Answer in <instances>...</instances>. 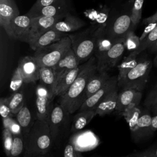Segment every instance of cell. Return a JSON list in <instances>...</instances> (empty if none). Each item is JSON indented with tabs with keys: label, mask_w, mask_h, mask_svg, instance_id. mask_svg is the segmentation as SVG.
Returning a JSON list of instances; mask_svg holds the SVG:
<instances>
[{
	"label": "cell",
	"mask_w": 157,
	"mask_h": 157,
	"mask_svg": "<svg viewBox=\"0 0 157 157\" xmlns=\"http://www.w3.org/2000/svg\"><path fill=\"white\" fill-rule=\"evenodd\" d=\"M67 114L69 113L59 104H55L51 107L47 123L50 128L53 140L58 136L61 128L66 120Z\"/></svg>",
	"instance_id": "5bb4252c"
},
{
	"label": "cell",
	"mask_w": 157,
	"mask_h": 157,
	"mask_svg": "<svg viewBox=\"0 0 157 157\" xmlns=\"http://www.w3.org/2000/svg\"><path fill=\"white\" fill-rule=\"evenodd\" d=\"M85 25L84 20L69 13L58 20L51 29L69 34L68 33L78 31Z\"/></svg>",
	"instance_id": "e0dca14e"
},
{
	"label": "cell",
	"mask_w": 157,
	"mask_h": 157,
	"mask_svg": "<svg viewBox=\"0 0 157 157\" xmlns=\"http://www.w3.org/2000/svg\"><path fill=\"white\" fill-rule=\"evenodd\" d=\"M56 75L52 67H40L39 71V81L40 83L48 88L52 94L56 83Z\"/></svg>",
	"instance_id": "4316f807"
},
{
	"label": "cell",
	"mask_w": 157,
	"mask_h": 157,
	"mask_svg": "<svg viewBox=\"0 0 157 157\" xmlns=\"http://www.w3.org/2000/svg\"><path fill=\"white\" fill-rule=\"evenodd\" d=\"M69 1L70 0H36V2L33 4V6L31 7V8L29 10H34L44 6L56 4L58 3L64 2Z\"/></svg>",
	"instance_id": "60d3db41"
},
{
	"label": "cell",
	"mask_w": 157,
	"mask_h": 157,
	"mask_svg": "<svg viewBox=\"0 0 157 157\" xmlns=\"http://www.w3.org/2000/svg\"><path fill=\"white\" fill-rule=\"evenodd\" d=\"M82 67V64H80L77 67L71 69L66 72L63 75L56 80L55 87L52 94L53 99L55 96H61L72 84L80 73Z\"/></svg>",
	"instance_id": "ac0fdd59"
},
{
	"label": "cell",
	"mask_w": 157,
	"mask_h": 157,
	"mask_svg": "<svg viewBox=\"0 0 157 157\" xmlns=\"http://www.w3.org/2000/svg\"><path fill=\"white\" fill-rule=\"evenodd\" d=\"M69 34L50 29L39 36L29 45L32 50L36 51L39 48L46 47L56 41H58L61 38Z\"/></svg>",
	"instance_id": "7402d4cb"
},
{
	"label": "cell",
	"mask_w": 157,
	"mask_h": 157,
	"mask_svg": "<svg viewBox=\"0 0 157 157\" xmlns=\"http://www.w3.org/2000/svg\"><path fill=\"white\" fill-rule=\"evenodd\" d=\"M125 49L124 37L117 39L101 61L96 64L98 71H108L113 68L122 57Z\"/></svg>",
	"instance_id": "52a82bcc"
},
{
	"label": "cell",
	"mask_w": 157,
	"mask_h": 157,
	"mask_svg": "<svg viewBox=\"0 0 157 157\" xmlns=\"http://www.w3.org/2000/svg\"><path fill=\"white\" fill-rule=\"evenodd\" d=\"M13 140V134L7 128L2 130V142L4 151L7 156H10V153Z\"/></svg>",
	"instance_id": "8d00e7d4"
},
{
	"label": "cell",
	"mask_w": 157,
	"mask_h": 157,
	"mask_svg": "<svg viewBox=\"0 0 157 157\" xmlns=\"http://www.w3.org/2000/svg\"><path fill=\"white\" fill-rule=\"evenodd\" d=\"M19 15L20 12L14 0H0V25L9 37H11V21Z\"/></svg>",
	"instance_id": "4fadbf2b"
},
{
	"label": "cell",
	"mask_w": 157,
	"mask_h": 157,
	"mask_svg": "<svg viewBox=\"0 0 157 157\" xmlns=\"http://www.w3.org/2000/svg\"><path fill=\"white\" fill-rule=\"evenodd\" d=\"M137 55L133 52L124 57L121 63L118 65L117 68L118 70V81L122 79L132 69H133L139 63V60L137 58Z\"/></svg>",
	"instance_id": "83f0119b"
},
{
	"label": "cell",
	"mask_w": 157,
	"mask_h": 157,
	"mask_svg": "<svg viewBox=\"0 0 157 157\" xmlns=\"http://www.w3.org/2000/svg\"><path fill=\"white\" fill-rule=\"evenodd\" d=\"M14 117L20 124L22 129L23 136L25 137L34 123L32 120V115L30 109L27 106L24 105Z\"/></svg>",
	"instance_id": "484cf974"
},
{
	"label": "cell",
	"mask_w": 157,
	"mask_h": 157,
	"mask_svg": "<svg viewBox=\"0 0 157 157\" xmlns=\"http://www.w3.org/2000/svg\"><path fill=\"white\" fill-rule=\"evenodd\" d=\"M9 98V104L12 114L15 116L25 105L23 94L20 91L13 92Z\"/></svg>",
	"instance_id": "f546056e"
},
{
	"label": "cell",
	"mask_w": 157,
	"mask_h": 157,
	"mask_svg": "<svg viewBox=\"0 0 157 157\" xmlns=\"http://www.w3.org/2000/svg\"><path fill=\"white\" fill-rule=\"evenodd\" d=\"M8 157H12V156H8Z\"/></svg>",
	"instance_id": "816d5d0a"
},
{
	"label": "cell",
	"mask_w": 157,
	"mask_h": 157,
	"mask_svg": "<svg viewBox=\"0 0 157 157\" xmlns=\"http://www.w3.org/2000/svg\"><path fill=\"white\" fill-rule=\"evenodd\" d=\"M110 77L108 71H97L91 77L87 84L86 88V98H88L101 89Z\"/></svg>",
	"instance_id": "cb8c5ba5"
},
{
	"label": "cell",
	"mask_w": 157,
	"mask_h": 157,
	"mask_svg": "<svg viewBox=\"0 0 157 157\" xmlns=\"http://www.w3.org/2000/svg\"><path fill=\"white\" fill-rule=\"evenodd\" d=\"M151 109H152V111L154 115H157V102L151 107Z\"/></svg>",
	"instance_id": "7dc6e473"
},
{
	"label": "cell",
	"mask_w": 157,
	"mask_h": 157,
	"mask_svg": "<svg viewBox=\"0 0 157 157\" xmlns=\"http://www.w3.org/2000/svg\"><path fill=\"white\" fill-rule=\"evenodd\" d=\"M144 0H135L131 13L132 27L136 26L139 22L142 17V7Z\"/></svg>",
	"instance_id": "836d02e7"
},
{
	"label": "cell",
	"mask_w": 157,
	"mask_h": 157,
	"mask_svg": "<svg viewBox=\"0 0 157 157\" xmlns=\"http://www.w3.org/2000/svg\"><path fill=\"white\" fill-rule=\"evenodd\" d=\"M150 50L152 52H157V40L153 44V45L150 47Z\"/></svg>",
	"instance_id": "bcb514c9"
},
{
	"label": "cell",
	"mask_w": 157,
	"mask_h": 157,
	"mask_svg": "<svg viewBox=\"0 0 157 157\" xmlns=\"http://www.w3.org/2000/svg\"><path fill=\"white\" fill-rule=\"evenodd\" d=\"M153 64L157 67V54L156 55L155 57L154 58V59H153Z\"/></svg>",
	"instance_id": "c3c4849f"
},
{
	"label": "cell",
	"mask_w": 157,
	"mask_h": 157,
	"mask_svg": "<svg viewBox=\"0 0 157 157\" xmlns=\"http://www.w3.org/2000/svg\"><path fill=\"white\" fill-rule=\"evenodd\" d=\"M118 157H130V155H126V156H118Z\"/></svg>",
	"instance_id": "f907efd6"
},
{
	"label": "cell",
	"mask_w": 157,
	"mask_h": 157,
	"mask_svg": "<svg viewBox=\"0 0 157 157\" xmlns=\"http://www.w3.org/2000/svg\"><path fill=\"white\" fill-rule=\"evenodd\" d=\"M71 6L70 1L47 6L34 10H30L26 13L30 18L37 17H65L71 13Z\"/></svg>",
	"instance_id": "7c38bea8"
},
{
	"label": "cell",
	"mask_w": 157,
	"mask_h": 157,
	"mask_svg": "<svg viewBox=\"0 0 157 157\" xmlns=\"http://www.w3.org/2000/svg\"><path fill=\"white\" fill-rule=\"evenodd\" d=\"M64 17H37L31 18V25L23 42L29 45L39 36L51 28L59 20Z\"/></svg>",
	"instance_id": "8992f818"
},
{
	"label": "cell",
	"mask_w": 157,
	"mask_h": 157,
	"mask_svg": "<svg viewBox=\"0 0 157 157\" xmlns=\"http://www.w3.org/2000/svg\"><path fill=\"white\" fill-rule=\"evenodd\" d=\"M156 21H157V11L153 15L145 18L143 21V23L145 24H148V23L156 22Z\"/></svg>",
	"instance_id": "ee69618b"
},
{
	"label": "cell",
	"mask_w": 157,
	"mask_h": 157,
	"mask_svg": "<svg viewBox=\"0 0 157 157\" xmlns=\"http://www.w3.org/2000/svg\"><path fill=\"white\" fill-rule=\"evenodd\" d=\"M157 130V115L152 117V131L154 132Z\"/></svg>",
	"instance_id": "f6af8a7d"
},
{
	"label": "cell",
	"mask_w": 157,
	"mask_h": 157,
	"mask_svg": "<svg viewBox=\"0 0 157 157\" xmlns=\"http://www.w3.org/2000/svg\"><path fill=\"white\" fill-rule=\"evenodd\" d=\"M132 28L131 15L128 14L120 15L109 26H106L108 34L113 39L124 37L130 30H132Z\"/></svg>",
	"instance_id": "9a60e30c"
},
{
	"label": "cell",
	"mask_w": 157,
	"mask_h": 157,
	"mask_svg": "<svg viewBox=\"0 0 157 157\" xmlns=\"http://www.w3.org/2000/svg\"><path fill=\"white\" fill-rule=\"evenodd\" d=\"M152 67L148 59L139 60L137 64L122 79L118 81V86L123 89H135L142 91L147 83Z\"/></svg>",
	"instance_id": "5b68a950"
},
{
	"label": "cell",
	"mask_w": 157,
	"mask_h": 157,
	"mask_svg": "<svg viewBox=\"0 0 157 157\" xmlns=\"http://www.w3.org/2000/svg\"><path fill=\"white\" fill-rule=\"evenodd\" d=\"M25 83L39 80L40 66L33 56H26L18 61V66Z\"/></svg>",
	"instance_id": "30bf717a"
},
{
	"label": "cell",
	"mask_w": 157,
	"mask_h": 157,
	"mask_svg": "<svg viewBox=\"0 0 157 157\" xmlns=\"http://www.w3.org/2000/svg\"><path fill=\"white\" fill-rule=\"evenodd\" d=\"M36 110L37 119L47 121L51 109L50 102L52 100L50 91L42 84L38 85L36 90Z\"/></svg>",
	"instance_id": "ba28073f"
},
{
	"label": "cell",
	"mask_w": 157,
	"mask_h": 157,
	"mask_svg": "<svg viewBox=\"0 0 157 157\" xmlns=\"http://www.w3.org/2000/svg\"><path fill=\"white\" fill-rule=\"evenodd\" d=\"M25 139L24 157L45 155L53 140L46 121L36 120Z\"/></svg>",
	"instance_id": "7a4b0ae2"
},
{
	"label": "cell",
	"mask_w": 157,
	"mask_h": 157,
	"mask_svg": "<svg viewBox=\"0 0 157 157\" xmlns=\"http://www.w3.org/2000/svg\"><path fill=\"white\" fill-rule=\"evenodd\" d=\"M157 27V21L156 22H153L151 23L147 24V26L144 28L143 33H142L141 36H140V42L151 32L155 28Z\"/></svg>",
	"instance_id": "7bdbcfd3"
},
{
	"label": "cell",
	"mask_w": 157,
	"mask_h": 157,
	"mask_svg": "<svg viewBox=\"0 0 157 157\" xmlns=\"http://www.w3.org/2000/svg\"><path fill=\"white\" fill-rule=\"evenodd\" d=\"M141 113L142 111L137 106L128 108L121 113L127 122L131 132L135 129Z\"/></svg>",
	"instance_id": "f1b7e54d"
},
{
	"label": "cell",
	"mask_w": 157,
	"mask_h": 157,
	"mask_svg": "<svg viewBox=\"0 0 157 157\" xmlns=\"http://www.w3.org/2000/svg\"><path fill=\"white\" fill-rule=\"evenodd\" d=\"M98 71L96 58L94 56L82 64V69L76 79L66 91L59 96L58 104L69 114L78 110L86 99V88L91 77Z\"/></svg>",
	"instance_id": "6da1fadb"
},
{
	"label": "cell",
	"mask_w": 157,
	"mask_h": 157,
	"mask_svg": "<svg viewBox=\"0 0 157 157\" xmlns=\"http://www.w3.org/2000/svg\"><path fill=\"white\" fill-rule=\"evenodd\" d=\"M116 39L109 36L106 30V26H99L96 33V44L94 53L96 58V64L101 61L106 53L112 47Z\"/></svg>",
	"instance_id": "8fae6325"
},
{
	"label": "cell",
	"mask_w": 157,
	"mask_h": 157,
	"mask_svg": "<svg viewBox=\"0 0 157 157\" xmlns=\"http://www.w3.org/2000/svg\"><path fill=\"white\" fill-rule=\"evenodd\" d=\"M0 114L2 119L14 116L10 110L8 98H1L0 99Z\"/></svg>",
	"instance_id": "74e56055"
},
{
	"label": "cell",
	"mask_w": 157,
	"mask_h": 157,
	"mask_svg": "<svg viewBox=\"0 0 157 157\" xmlns=\"http://www.w3.org/2000/svg\"><path fill=\"white\" fill-rule=\"evenodd\" d=\"M99 26L91 25L80 31L69 34L71 40L72 48L80 63H84L94 53L96 33Z\"/></svg>",
	"instance_id": "3957f363"
},
{
	"label": "cell",
	"mask_w": 157,
	"mask_h": 157,
	"mask_svg": "<svg viewBox=\"0 0 157 157\" xmlns=\"http://www.w3.org/2000/svg\"><path fill=\"white\" fill-rule=\"evenodd\" d=\"M157 40V27L151 31L141 42L138 49L132 52L136 55H138L142 52L147 48H150L153 44Z\"/></svg>",
	"instance_id": "d6a6232c"
},
{
	"label": "cell",
	"mask_w": 157,
	"mask_h": 157,
	"mask_svg": "<svg viewBox=\"0 0 157 157\" xmlns=\"http://www.w3.org/2000/svg\"><path fill=\"white\" fill-rule=\"evenodd\" d=\"M157 102V84L149 92L144 102V105L148 107H151Z\"/></svg>",
	"instance_id": "b9f144b4"
},
{
	"label": "cell",
	"mask_w": 157,
	"mask_h": 157,
	"mask_svg": "<svg viewBox=\"0 0 157 157\" xmlns=\"http://www.w3.org/2000/svg\"><path fill=\"white\" fill-rule=\"evenodd\" d=\"M124 37L126 49L131 52H134L138 49L140 44V37L136 35L132 30H130Z\"/></svg>",
	"instance_id": "4dcf8cb0"
},
{
	"label": "cell",
	"mask_w": 157,
	"mask_h": 157,
	"mask_svg": "<svg viewBox=\"0 0 157 157\" xmlns=\"http://www.w3.org/2000/svg\"><path fill=\"white\" fill-rule=\"evenodd\" d=\"M80 65L79 60L71 47L66 54L52 68L57 79L67 71L77 67Z\"/></svg>",
	"instance_id": "ffe728a7"
},
{
	"label": "cell",
	"mask_w": 157,
	"mask_h": 157,
	"mask_svg": "<svg viewBox=\"0 0 157 157\" xmlns=\"http://www.w3.org/2000/svg\"><path fill=\"white\" fill-rule=\"evenodd\" d=\"M31 18L27 15H19L12 19L10 23L11 37L23 42L31 25Z\"/></svg>",
	"instance_id": "d6986e66"
},
{
	"label": "cell",
	"mask_w": 157,
	"mask_h": 157,
	"mask_svg": "<svg viewBox=\"0 0 157 157\" xmlns=\"http://www.w3.org/2000/svg\"><path fill=\"white\" fill-rule=\"evenodd\" d=\"M118 97V89H116L104 98L95 107L96 115L104 116L115 111Z\"/></svg>",
	"instance_id": "603a6c76"
},
{
	"label": "cell",
	"mask_w": 157,
	"mask_h": 157,
	"mask_svg": "<svg viewBox=\"0 0 157 157\" xmlns=\"http://www.w3.org/2000/svg\"><path fill=\"white\" fill-rule=\"evenodd\" d=\"M63 157H83V156L73 144L69 142L64 149Z\"/></svg>",
	"instance_id": "f35d334b"
},
{
	"label": "cell",
	"mask_w": 157,
	"mask_h": 157,
	"mask_svg": "<svg viewBox=\"0 0 157 157\" xmlns=\"http://www.w3.org/2000/svg\"><path fill=\"white\" fill-rule=\"evenodd\" d=\"M24 83L25 82L23 76L20 71V69L17 67L13 73L9 85V88L13 92L18 91Z\"/></svg>",
	"instance_id": "d590c367"
},
{
	"label": "cell",
	"mask_w": 157,
	"mask_h": 157,
	"mask_svg": "<svg viewBox=\"0 0 157 157\" xmlns=\"http://www.w3.org/2000/svg\"><path fill=\"white\" fill-rule=\"evenodd\" d=\"M129 155L130 157H157V145Z\"/></svg>",
	"instance_id": "ab89813d"
},
{
	"label": "cell",
	"mask_w": 157,
	"mask_h": 157,
	"mask_svg": "<svg viewBox=\"0 0 157 157\" xmlns=\"http://www.w3.org/2000/svg\"><path fill=\"white\" fill-rule=\"evenodd\" d=\"M29 157H47L45 156V155H36V156H33Z\"/></svg>",
	"instance_id": "681fc988"
},
{
	"label": "cell",
	"mask_w": 157,
	"mask_h": 157,
	"mask_svg": "<svg viewBox=\"0 0 157 157\" xmlns=\"http://www.w3.org/2000/svg\"><path fill=\"white\" fill-rule=\"evenodd\" d=\"M96 115V113L95 108L79 111L73 119L71 125V131L75 132L82 129Z\"/></svg>",
	"instance_id": "d4e9b609"
},
{
	"label": "cell",
	"mask_w": 157,
	"mask_h": 157,
	"mask_svg": "<svg viewBox=\"0 0 157 157\" xmlns=\"http://www.w3.org/2000/svg\"><path fill=\"white\" fill-rule=\"evenodd\" d=\"M118 76L110 77L101 89L85 101L78 111H83L95 108L97 104L104 98L115 90L118 89Z\"/></svg>",
	"instance_id": "9c48e42d"
},
{
	"label": "cell",
	"mask_w": 157,
	"mask_h": 157,
	"mask_svg": "<svg viewBox=\"0 0 157 157\" xmlns=\"http://www.w3.org/2000/svg\"><path fill=\"white\" fill-rule=\"evenodd\" d=\"M152 131V117L147 111L142 112L136 126L131 132L132 137L135 140L144 139L153 133Z\"/></svg>",
	"instance_id": "44dd1931"
},
{
	"label": "cell",
	"mask_w": 157,
	"mask_h": 157,
	"mask_svg": "<svg viewBox=\"0 0 157 157\" xmlns=\"http://www.w3.org/2000/svg\"><path fill=\"white\" fill-rule=\"evenodd\" d=\"M25 151V139L23 134L13 135L10 156L18 157Z\"/></svg>",
	"instance_id": "1f68e13d"
},
{
	"label": "cell",
	"mask_w": 157,
	"mask_h": 157,
	"mask_svg": "<svg viewBox=\"0 0 157 157\" xmlns=\"http://www.w3.org/2000/svg\"><path fill=\"white\" fill-rule=\"evenodd\" d=\"M71 47V40L67 35L58 41L34 51L33 56L40 67H53Z\"/></svg>",
	"instance_id": "277c9868"
},
{
	"label": "cell",
	"mask_w": 157,
	"mask_h": 157,
	"mask_svg": "<svg viewBox=\"0 0 157 157\" xmlns=\"http://www.w3.org/2000/svg\"><path fill=\"white\" fill-rule=\"evenodd\" d=\"M142 91L135 89H123L118 93L115 111L121 114L125 109L137 106L142 99Z\"/></svg>",
	"instance_id": "2e32d148"
},
{
	"label": "cell",
	"mask_w": 157,
	"mask_h": 157,
	"mask_svg": "<svg viewBox=\"0 0 157 157\" xmlns=\"http://www.w3.org/2000/svg\"><path fill=\"white\" fill-rule=\"evenodd\" d=\"M14 116L2 119L4 128L9 129L13 135L23 134L22 129L17 120L13 118Z\"/></svg>",
	"instance_id": "e575fe53"
}]
</instances>
